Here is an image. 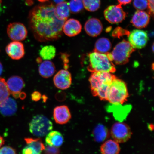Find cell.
<instances>
[{"instance_id":"cell-1","label":"cell","mask_w":154,"mask_h":154,"mask_svg":"<svg viewBox=\"0 0 154 154\" xmlns=\"http://www.w3.org/2000/svg\"><path fill=\"white\" fill-rule=\"evenodd\" d=\"M66 20L58 16L55 6L52 3L35 7L29 15L30 28L35 38L40 42L59 39L62 35Z\"/></svg>"},{"instance_id":"cell-2","label":"cell","mask_w":154,"mask_h":154,"mask_svg":"<svg viewBox=\"0 0 154 154\" xmlns=\"http://www.w3.org/2000/svg\"><path fill=\"white\" fill-rule=\"evenodd\" d=\"M89 64L88 69L92 72H107L114 73L116 71L111 53L103 54L93 51L88 54Z\"/></svg>"},{"instance_id":"cell-3","label":"cell","mask_w":154,"mask_h":154,"mask_svg":"<svg viewBox=\"0 0 154 154\" xmlns=\"http://www.w3.org/2000/svg\"><path fill=\"white\" fill-rule=\"evenodd\" d=\"M129 95L126 84L123 81L115 78L109 86L107 101L113 105L123 104Z\"/></svg>"},{"instance_id":"cell-4","label":"cell","mask_w":154,"mask_h":154,"mask_svg":"<svg viewBox=\"0 0 154 154\" xmlns=\"http://www.w3.org/2000/svg\"><path fill=\"white\" fill-rule=\"evenodd\" d=\"M135 51L128 41L123 40L115 46L111 53L113 62L117 65H124L128 62L131 54Z\"/></svg>"},{"instance_id":"cell-5","label":"cell","mask_w":154,"mask_h":154,"mask_svg":"<svg viewBox=\"0 0 154 154\" xmlns=\"http://www.w3.org/2000/svg\"><path fill=\"white\" fill-rule=\"evenodd\" d=\"M53 128L52 122L43 115L34 116L29 124V130L34 135L41 137L45 136Z\"/></svg>"},{"instance_id":"cell-6","label":"cell","mask_w":154,"mask_h":154,"mask_svg":"<svg viewBox=\"0 0 154 154\" xmlns=\"http://www.w3.org/2000/svg\"><path fill=\"white\" fill-rule=\"evenodd\" d=\"M116 77L112 73L107 72H92L89 81L93 95L96 90L104 86L110 85Z\"/></svg>"},{"instance_id":"cell-7","label":"cell","mask_w":154,"mask_h":154,"mask_svg":"<svg viewBox=\"0 0 154 154\" xmlns=\"http://www.w3.org/2000/svg\"><path fill=\"white\" fill-rule=\"evenodd\" d=\"M111 135L113 140L118 143H123L130 139L132 135L131 129L125 123L118 122L112 127Z\"/></svg>"},{"instance_id":"cell-8","label":"cell","mask_w":154,"mask_h":154,"mask_svg":"<svg viewBox=\"0 0 154 154\" xmlns=\"http://www.w3.org/2000/svg\"><path fill=\"white\" fill-rule=\"evenodd\" d=\"M104 14L106 20L111 24H117L122 22L126 15L120 4L109 6L105 10Z\"/></svg>"},{"instance_id":"cell-9","label":"cell","mask_w":154,"mask_h":154,"mask_svg":"<svg viewBox=\"0 0 154 154\" xmlns=\"http://www.w3.org/2000/svg\"><path fill=\"white\" fill-rule=\"evenodd\" d=\"M7 32L9 37L15 41L24 40L28 35V31L26 26L20 23L10 24L7 27Z\"/></svg>"},{"instance_id":"cell-10","label":"cell","mask_w":154,"mask_h":154,"mask_svg":"<svg viewBox=\"0 0 154 154\" xmlns=\"http://www.w3.org/2000/svg\"><path fill=\"white\" fill-rule=\"evenodd\" d=\"M128 35L129 42L134 49L145 47L149 39L147 32L141 30H133Z\"/></svg>"},{"instance_id":"cell-11","label":"cell","mask_w":154,"mask_h":154,"mask_svg":"<svg viewBox=\"0 0 154 154\" xmlns=\"http://www.w3.org/2000/svg\"><path fill=\"white\" fill-rule=\"evenodd\" d=\"M53 82L55 86L58 88L66 90L70 87L72 84V75L67 70H61L54 77Z\"/></svg>"},{"instance_id":"cell-12","label":"cell","mask_w":154,"mask_h":154,"mask_svg":"<svg viewBox=\"0 0 154 154\" xmlns=\"http://www.w3.org/2000/svg\"><path fill=\"white\" fill-rule=\"evenodd\" d=\"M27 146L22 150L24 154H39L45 149V146L40 138H25Z\"/></svg>"},{"instance_id":"cell-13","label":"cell","mask_w":154,"mask_h":154,"mask_svg":"<svg viewBox=\"0 0 154 154\" xmlns=\"http://www.w3.org/2000/svg\"><path fill=\"white\" fill-rule=\"evenodd\" d=\"M6 51L13 60H18L24 57L25 50L23 44L19 41L11 42L6 48Z\"/></svg>"},{"instance_id":"cell-14","label":"cell","mask_w":154,"mask_h":154,"mask_svg":"<svg viewBox=\"0 0 154 154\" xmlns=\"http://www.w3.org/2000/svg\"><path fill=\"white\" fill-rule=\"evenodd\" d=\"M7 84L11 94L16 99L19 98V94L25 85L23 79L18 76H13L8 79Z\"/></svg>"},{"instance_id":"cell-15","label":"cell","mask_w":154,"mask_h":154,"mask_svg":"<svg viewBox=\"0 0 154 154\" xmlns=\"http://www.w3.org/2000/svg\"><path fill=\"white\" fill-rule=\"evenodd\" d=\"M53 117L56 122L61 125L66 124L72 117L70 111L66 105L56 107L54 109Z\"/></svg>"},{"instance_id":"cell-16","label":"cell","mask_w":154,"mask_h":154,"mask_svg":"<svg viewBox=\"0 0 154 154\" xmlns=\"http://www.w3.org/2000/svg\"><path fill=\"white\" fill-rule=\"evenodd\" d=\"M82 26L78 20L70 19L66 20L63 24V32L69 37H74L80 33Z\"/></svg>"},{"instance_id":"cell-17","label":"cell","mask_w":154,"mask_h":154,"mask_svg":"<svg viewBox=\"0 0 154 154\" xmlns=\"http://www.w3.org/2000/svg\"><path fill=\"white\" fill-rule=\"evenodd\" d=\"M84 28L86 33L88 35L95 37L101 33L103 30V26L99 19L91 18L86 21Z\"/></svg>"},{"instance_id":"cell-18","label":"cell","mask_w":154,"mask_h":154,"mask_svg":"<svg viewBox=\"0 0 154 154\" xmlns=\"http://www.w3.org/2000/svg\"><path fill=\"white\" fill-rule=\"evenodd\" d=\"M150 18L149 13L143 11L137 10L134 13L131 22L135 27L143 28L146 27L149 24Z\"/></svg>"},{"instance_id":"cell-19","label":"cell","mask_w":154,"mask_h":154,"mask_svg":"<svg viewBox=\"0 0 154 154\" xmlns=\"http://www.w3.org/2000/svg\"><path fill=\"white\" fill-rule=\"evenodd\" d=\"M17 109L16 102L9 97L0 105V113L5 116H11L14 114Z\"/></svg>"},{"instance_id":"cell-20","label":"cell","mask_w":154,"mask_h":154,"mask_svg":"<svg viewBox=\"0 0 154 154\" xmlns=\"http://www.w3.org/2000/svg\"><path fill=\"white\" fill-rule=\"evenodd\" d=\"M64 139L61 133L57 131L50 132L46 137V144L50 146L59 147L63 143Z\"/></svg>"},{"instance_id":"cell-21","label":"cell","mask_w":154,"mask_h":154,"mask_svg":"<svg viewBox=\"0 0 154 154\" xmlns=\"http://www.w3.org/2000/svg\"><path fill=\"white\" fill-rule=\"evenodd\" d=\"M100 151L103 154H118L120 151V148L119 143L114 140H109L102 144Z\"/></svg>"},{"instance_id":"cell-22","label":"cell","mask_w":154,"mask_h":154,"mask_svg":"<svg viewBox=\"0 0 154 154\" xmlns=\"http://www.w3.org/2000/svg\"><path fill=\"white\" fill-rule=\"evenodd\" d=\"M55 67L54 63L50 61H45L40 63L38 72L43 78H48L53 75L55 72Z\"/></svg>"},{"instance_id":"cell-23","label":"cell","mask_w":154,"mask_h":154,"mask_svg":"<svg viewBox=\"0 0 154 154\" xmlns=\"http://www.w3.org/2000/svg\"><path fill=\"white\" fill-rule=\"evenodd\" d=\"M94 140L98 142L104 141L109 137V133L106 127L102 124L96 126L93 132Z\"/></svg>"},{"instance_id":"cell-24","label":"cell","mask_w":154,"mask_h":154,"mask_svg":"<svg viewBox=\"0 0 154 154\" xmlns=\"http://www.w3.org/2000/svg\"><path fill=\"white\" fill-rule=\"evenodd\" d=\"M111 48V44L110 41L106 38H102L96 42L94 51L106 54L109 53Z\"/></svg>"},{"instance_id":"cell-25","label":"cell","mask_w":154,"mask_h":154,"mask_svg":"<svg viewBox=\"0 0 154 154\" xmlns=\"http://www.w3.org/2000/svg\"><path fill=\"white\" fill-rule=\"evenodd\" d=\"M55 7L57 14L59 18L63 20H67L70 12L68 3L63 1L57 3Z\"/></svg>"},{"instance_id":"cell-26","label":"cell","mask_w":154,"mask_h":154,"mask_svg":"<svg viewBox=\"0 0 154 154\" xmlns=\"http://www.w3.org/2000/svg\"><path fill=\"white\" fill-rule=\"evenodd\" d=\"M56 53V50L52 45H47L43 47L40 50V57L45 60H51L54 57Z\"/></svg>"},{"instance_id":"cell-27","label":"cell","mask_w":154,"mask_h":154,"mask_svg":"<svg viewBox=\"0 0 154 154\" xmlns=\"http://www.w3.org/2000/svg\"><path fill=\"white\" fill-rule=\"evenodd\" d=\"M10 92L4 79L0 78V105L9 97Z\"/></svg>"},{"instance_id":"cell-28","label":"cell","mask_w":154,"mask_h":154,"mask_svg":"<svg viewBox=\"0 0 154 154\" xmlns=\"http://www.w3.org/2000/svg\"><path fill=\"white\" fill-rule=\"evenodd\" d=\"M82 2L84 8L91 12L97 11L101 5L100 0H83Z\"/></svg>"},{"instance_id":"cell-29","label":"cell","mask_w":154,"mask_h":154,"mask_svg":"<svg viewBox=\"0 0 154 154\" xmlns=\"http://www.w3.org/2000/svg\"><path fill=\"white\" fill-rule=\"evenodd\" d=\"M70 11L73 13H78L84 8L82 2L80 0H71L68 3Z\"/></svg>"},{"instance_id":"cell-30","label":"cell","mask_w":154,"mask_h":154,"mask_svg":"<svg viewBox=\"0 0 154 154\" xmlns=\"http://www.w3.org/2000/svg\"><path fill=\"white\" fill-rule=\"evenodd\" d=\"M133 5L137 10H144L148 7L147 0H134Z\"/></svg>"},{"instance_id":"cell-31","label":"cell","mask_w":154,"mask_h":154,"mask_svg":"<svg viewBox=\"0 0 154 154\" xmlns=\"http://www.w3.org/2000/svg\"><path fill=\"white\" fill-rule=\"evenodd\" d=\"M44 151V153L49 154H57L60 153V150L58 147H54L53 146H50L46 144V146L45 147Z\"/></svg>"},{"instance_id":"cell-32","label":"cell","mask_w":154,"mask_h":154,"mask_svg":"<svg viewBox=\"0 0 154 154\" xmlns=\"http://www.w3.org/2000/svg\"><path fill=\"white\" fill-rule=\"evenodd\" d=\"M16 150L10 146H6L0 148V154H16Z\"/></svg>"},{"instance_id":"cell-33","label":"cell","mask_w":154,"mask_h":154,"mask_svg":"<svg viewBox=\"0 0 154 154\" xmlns=\"http://www.w3.org/2000/svg\"><path fill=\"white\" fill-rule=\"evenodd\" d=\"M148 8L149 15H152L154 14V0H147Z\"/></svg>"},{"instance_id":"cell-34","label":"cell","mask_w":154,"mask_h":154,"mask_svg":"<svg viewBox=\"0 0 154 154\" xmlns=\"http://www.w3.org/2000/svg\"><path fill=\"white\" fill-rule=\"evenodd\" d=\"M32 99L33 101H38L41 99L42 95L38 91H34L32 94Z\"/></svg>"},{"instance_id":"cell-35","label":"cell","mask_w":154,"mask_h":154,"mask_svg":"<svg viewBox=\"0 0 154 154\" xmlns=\"http://www.w3.org/2000/svg\"><path fill=\"white\" fill-rule=\"evenodd\" d=\"M61 58H62V59L63 60V62H64L65 65V67H66V70H67V67H68V66H67V63L69 62V59L66 56V55L65 54H63L62 55V56H61Z\"/></svg>"},{"instance_id":"cell-36","label":"cell","mask_w":154,"mask_h":154,"mask_svg":"<svg viewBox=\"0 0 154 154\" xmlns=\"http://www.w3.org/2000/svg\"><path fill=\"white\" fill-rule=\"evenodd\" d=\"M119 4L121 5H125L130 4L132 1V0H117Z\"/></svg>"},{"instance_id":"cell-37","label":"cell","mask_w":154,"mask_h":154,"mask_svg":"<svg viewBox=\"0 0 154 154\" xmlns=\"http://www.w3.org/2000/svg\"><path fill=\"white\" fill-rule=\"evenodd\" d=\"M5 140L0 135V148L5 144Z\"/></svg>"},{"instance_id":"cell-38","label":"cell","mask_w":154,"mask_h":154,"mask_svg":"<svg viewBox=\"0 0 154 154\" xmlns=\"http://www.w3.org/2000/svg\"><path fill=\"white\" fill-rule=\"evenodd\" d=\"M26 97V94L24 92H20L19 94V97H20L21 99L23 100Z\"/></svg>"},{"instance_id":"cell-39","label":"cell","mask_w":154,"mask_h":154,"mask_svg":"<svg viewBox=\"0 0 154 154\" xmlns=\"http://www.w3.org/2000/svg\"><path fill=\"white\" fill-rule=\"evenodd\" d=\"M3 70V67L1 63V62H0V76L2 74V73Z\"/></svg>"},{"instance_id":"cell-40","label":"cell","mask_w":154,"mask_h":154,"mask_svg":"<svg viewBox=\"0 0 154 154\" xmlns=\"http://www.w3.org/2000/svg\"><path fill=\"white\" fill-rule=\"evenodd\" d=\"M53 1L55 3L57 4L64 1V0H53Z\"/></svg>"},{"instance_id":"cell-41","label":"cell","mask_w":154,"mask_h":154,"mask_svg":"<svg viewBox=\"0 0 154 154\" xmlns=\"http://www.w3.org/2000/svg\"><path fill=\"white\" fill-rule=\"evenodd\" d=\"M152 126H153V125L152 126L151 124L149 125V128L151 130H152H152H153V128H152Z\"/></svg>"},{"instance_id":"cell-42","label":"cell","mask_w":154,"mask_h":154,"mask_svg":"<svg viewBox=\"0 0 154 154\" xmlns=\"http://www.w3.org/2000/svg\"><path fill=\"white\" fill-rule=\"evenodd\" d=\"M38 1H39L40 2H44L48 1V0H38Z\"/></svg>"},{"instance_id":"cell-43","label":"cell","mask_w":154,"mask_h":154,"mask_svg":"<svg viewBox=\"0 0 154 154\" xmlns=\"http://www.w3.org/2000/svg\"><path fill=\"white\" fill-rule=\"evenodd\" d=\"M152 49H153H153H154V45H153V46H152Z\"/></svg>"},{"instance_id":"cell-44","label":"cell","mask_w":154,"mask_h":154,"mask_svg":"<svg viewBox=\"0 0 154 154\" xmlns=\"http://www.w3.org/2000/svg\"><path fill=\"white\" fill-rule=\"evenodd\" d=\"M80 1H82H82H83V0H80Z\"/></svg>"}]
</instances>
